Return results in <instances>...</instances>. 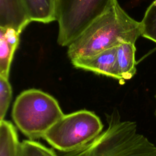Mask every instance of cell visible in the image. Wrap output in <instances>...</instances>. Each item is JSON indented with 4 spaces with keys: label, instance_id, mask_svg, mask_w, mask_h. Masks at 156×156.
Returning <instances> with one entry per match:
<instances>
[{
    "label": "cell",
    "instance_id": "cell-15",
    "mask_svg": "<svg viewBox=\"0 0 156 156\" xmlns=\"http://www.w3.org/2000/svg\"><path fill=\"white\" fill-rule=\"evenodd\" d=\"M155 99H156V94H155ZM155 115L156 116V109H155Z\"/></svg>",
    "mask_w": 156,
    "mask_h": 156
},
{
    "label": "cell",
    "instance_id": "cell-5",
    "mask_svg": "<svg viewBox=\"0 0 156 156\" xmlns=\"http://www.w3.org/2000/svg\"><path fill=\"white\" fill-rule=\"evenodd\" d=\"M117 0H57V43L68 46Z\"/></svg>",
    "mask_w": 156,
    "mask_h": 156
},
{
    "label": "cell",
    "instance_id": "cell-14",
    "mask_svg": "<svg viewBox=\"0 0 156 156\" xmlns=\"http://www.w3.org/2000/svg\"><path fill=\"white\" fill-rule=\"evenodd\" d=\"M12 98V88L9 79L0 76V121L5 119Z\"/></svg>",
    "mask_w": 156,
    "mask_h": 156
},
{
    "label": "cell",
    "instance_id": "cell-4",
    "mask_svg": "<svg viewBox=\"0 0 156 156\" xmlns=\"http://www.w3.org/2000/svg\"><path fill=\"white\" fill-rule=\"evenodd\" d=\"M103 127L94 112L81 110L64 115L43 138L58 152H68L88 143L102 131Z\"/></svg>",
    "mask_w": 156,
    "mask_h": 156
},
{
    "label": "cell",
    "instance_id": "cell-8",
    "mask_svg": "<svg viewBox=\"0 0 156 156\" xmlns=\"http://www.w3.org/2000/svg\"><path fill=\"white\" fill-rule=\"evenodd\" d=\"M135 52L134 43H123L117 46L115 73V79L121 83L132 79L136 73Z\"/></svg>",
    "mask_w": 156,
    "mask_h": 156
},
{
    "label": "cell",
    "instance_id": "cell-13",
    "mask_svg": "<svg viewBox=\"0 0 156 156\" xmlns=\"http://www.w3.org/2000/svg\"><path fill=\"white\" fill-rule=\"evenodd\" d=\"M20 156H59L52 149L33 140H26L21 142Z\"/></svg>",
    "mask_w": 156,
    "mask_h": 156
},
{
    "label": "cell",
    "instance_id": "cell-7",
    "mask_svg": "<svg viewBox=\"0 0 156 156\" xmlns=\"http://www.w3.org/2000/svg\"><path fill=\"white\" fill-rule=\"evenodd\" d=\"M30 22L23 0H0L1 28H13L21 34Z\"/></svg>",
    "mask_w": 156,
    "mask_h": 156
},
{
    "label": "cell",
    "instance_id": "cell-1",
    "mask_svg": "<svg viewBox=\"0 0 156 156\" xmlns=\"http://www.w3.org/2000/svg\"><path fill=\"white\" fill-rule=\"evenodd\" d=\"M141 23L131 18L116 1L68 46L70 60L93 55L123 43H135Z\"/></svg>",
    "mask_w": 156,
    "mask_h": 156
},
{
    "label": "cell",
    "instance_id": "cell-3",
    "mask_svg": "<svg viewBox=\"0 0 156 156\" xmlns=\"http://www.w3.org/2000/svg\"><path fill=\"white\" fill-rule=\"evenodd\" d=\"M64 115L53 96L34 88L23 91L16 97L12 111L16 127L33 141L43 138Z\"/></svg>",
    "mask_w": 156,
    "mask_h": 156
},
{
    "label": "cell",
    "instance_id": "cell-12",
    "mask_svg": "<svg viewBox=\"0 0 156 156\" xmlns=\"http://www.w3.org/2000/svg\"><path fill=\"white\" fill-rule=\"evenodd\" d=\"M140 23L141 36L156 43V0L147 7Z\"/></svg>",
    "mask_w": 156,
    "mask_h": 156
},
{
    "label": "cell",
    "instance_id": "cell-10",
    "mask_svg": "<svg viewBox=\"0 0 156 156\" xmlns=\"http://www.w3.org/2000/svg\"><path fill=\"white\" fill-rule=\"evenodd\" d=\"M31 22L49 23L57 21V0H23Z\"/></svg>",
    "mask_w": 156,
    "mask_h": 156
},
{
    "label": "cell",
    "instance_id": "cell-2",
    "mask_svg": "<svg viewBox=\"0 0 156 156\" xmlns=\"http://www.w3.org/2000/svg\"><path fill=\"white\" fill-rule=\"evenodd\" d=\"M107 128L76 150L59 156H156V147L138 133L135 122L121 120L118 110L105 114Z\"/></svg>",
    "mask_w": 156,
    "mask_h": 156
},
{
    "label": "cell",
    "instance_id": "cell-11",
    "mask_svg": "<svg viewBox=\"0 0 156 156\" xmlns=\"http://www.w3.org/2000/svg\"><path fill=\"white\" fill-rule=\"evenodd\" d=\"M21 142L12 122L0 121V156H20Z\"/></svg>",
    "mask_w": 156,
    "mask_h": 156
},
{
    "label": "cell",
    "instance_id": "cell-6",
    "mask_svg": "<svg viewBox=\"0 0 156 156\" xmlns=\"http://www.w3.org/2000/svg\"><path fill=\"white\" fill-rule=\"evenodd\" d=\"M116 51L117 46L93 55L77 58L71 61L75 68L115 79V65Z\"/></svg>",
    "mask_w": 156,
    "mask_h": 156
},
{
    "label": "cell",
    "instance_id": "cell-9",
    "mask_svg": "<svg viewBox=\"0 0 156 156\" xmlns=\"http://www.w3.org/2000/svg\"><path fill=\"white\" fill-rule=\"evenodd\" d=\"M20 33L10 27H0V76L9 78L15 51L20 43Z\"/></svg>",
    "mask_w": 156,
    "mask_h": 156
}]
</instances>
